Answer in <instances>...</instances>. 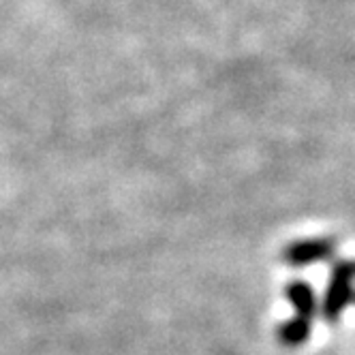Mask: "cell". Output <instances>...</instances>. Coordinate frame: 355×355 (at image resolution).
I'll return each mask as SVG.
<instances>
[{
  "mask_svg": "<svg viewBox=\"0 0 355 355\" xmlns=\"http://www.w3.org/2000/svg\"><path fill=\"white\" fill-rule=\"evenodd\" d=\"M285 295L293 306V317L278 327L276 334L285 347H300L309 340L311 329H313V317L317 311L315 291L311 289L309 283L293 281L287 285Z\"/></svg>",
  "mask_w": 355,
  "mask_h": 355,
  "instance_id": "obj_1",
  "label": "cell"
},
{
  "mask_svg": "<svg viewBox=\"0 0 355 355\" xmlns=\"http://www.w3.org/2000/svg\"><path fill=\"white\" fill-rule=\"evenodd\" d=\"M355 293V261H338L332 268L325 300H323V317L327 321H336L347 304Z\"/></svg>",
  "mask_w": 355,
  "mask_h": 355,
  "instance_id": "obj_2",
  "label": "cell"
},
{
  "mask_svg": "<svg viewBox=\"0 0 355 355\" xmlns=\"http://www.w3.org/2000/svg\"><path fill=\"white\" fill-rule=\"evenodd\" d=\"M336 252V242L332 238H311L289 244L283 250V259L289 266H311L329 259Z\"/></svg>",
  "mask_w": 355,
  "mask_h": 355,
  "instance_id": "obj_3",
  "label": "cell"
},
{
  "mask_svg": "<svg viewBox=\"0 0 355 355\" xmlns=\"http://www.w3.org/2000/svg\"><path fill=\"white\" fill-rule=\"evenodd\" d=\"M351 302H355V293H353V300H351Z\"/></svg>",
  "mask_w": 355,
  "mask_h": 355,
  "instance_id": "obj_4",
  "label": "cell"
}]
</instances>
